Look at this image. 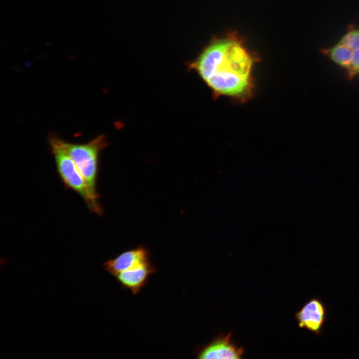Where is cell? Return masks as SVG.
Listing matches in <instances>:
<instances>
[{
	"label": "cell",
	"instance_id": "6da1fadb",
	"mask_svg": "<svg viewBox=\"0 0 359 359\" xmlns=\"http://www.w3.org/2000/svg\"><path fill=\"white\" fill-rule=\"evenodd\" d=\"M259 57L246 46L237 32L213 36L187 68L195 72L210 89L214 98L226 97L243 103L255 92L253 75Z\"/></svg>",
	"mask_w": 359,
	"mask_h": 359
},
{
	"label": "cell",
	"instance_id": "7a4b0ae2",
	"mask_svg": "<svg viewBox=\"0 0 359 359\" xmlns=\"http://www.w3.org/2000/svg\"><path fill=\"white\" fill-rule=\"evenodd\" d=\"M50 150L55 161L56 172L65 187L77 193L83 199L90 211L102 215L103 210L99 201L89 188L75 164L58 143L56 136L49 138Z\"/></svg>",
	"mask_w": 359,
	"mask_h": 359
},
{
	"label": "cell",
	"instance_id": "3957f363",
	"mask_svg": "<svg viewBox=\"0 0 359 359\" xmlns=\"http://www.w3.org/2000/svg\"><path fill=\"white\" fill-rule=\"evenodd\" d=\"M58 143L72 159L85 179L94 196L99 199L97 181L99 156L108 143L104 135H100L84 144H73L56 136Z\"/></svg>",
	"mask_w": 359,
	"mask_h": 359
},
{
	"label": "cell",
	"instance_id": "277c9868",
	"mask_svg": "<svg viewBox=\"0 0 359 359\" xmlns=\"http://www.w3.org/2000/svg\"><path fill=\"white\" fill-rule=\"evenodd\" d=\"M327 309L319 297H313L305 303L295 314L298 326L320 337L327 321Z\"/></svg>",
	"mask_w": 359,
	"mask_h": 359
},
{
	"label": "cell",
	"instance_id": "5b68a950",
	"mask_svg": "<svg viewBox=\"0 0 359 359\" xmlns=\"http://www.w3.org/2000/svg\"><path fill=\"white\" fill-rule=\"evenodd\" d=\"M157 271V268L149 260L120 272L114 277L123 288L135 295L141 291L151 275Z\"/></svg>",
	"mask_w": 359,
	"mask_h": 359
},
{
	"label": "cell",
	"instance_id": "8992f818",
	"mask_svg": "<svg viewBox=\"0 0 359 359\" xmlns=\"http://www.w3.org/2000/svg\"><path fill=\"white\" fill-rule=\"evenodd\" d=\"M149 260V250L146 247L140 246L107 260L103 263V267L105 271L115 276L120 272Z\"/></svg>",
	"mask_w": 359,
	"mask_h": 359
},
{
	"label": "cell",
	"instance_id": "52a82bcc",
	"mask_svg": "<svg viewBox=\"0 0 359 359\" xmlns=\"http://www.w3.org/2000/svg\"><path fill=\"white\" fill-rule=\"evenodd\" d=\"M243 354L242 348L232 341L231 334L220 337L203 347L197 352L198 359H240Z\"/></svg>",
	"mask_w": 359,
	"mask_h": 359
},
{
	"label": "cell",
	"instance_id": "ba28073f",
	"mask_svg": "<svg viewBox=\"0 0 359 359\" xmlns=\"http://www.w3.org/2000/svg\"><path fill=\"white\" fill-rule=\"evenodd\" d=\"M353 51L339 43L332 47L324 48L321 52L335 64L347 69L350 64Z\"/></svg>",
	"mask_w": 359,
	"mask_h": 359
},
{
	"label": "cell",
	"instance_id": "9c48e42d",
	"mask_svg": "<svg viewBox=\"0 0 359 359\" xmlns=\"http://www.w3.org/2000/svg\"><path fill=\"white\" fill-rule=\"evenodd\" d=\"M339 43L352 51L359 49V29L348 32L342 37Z\"/></svg>",
	"mask_w": 359,
	"mask_h": 359
},
{
	"label": "cell",
	"instance_id": "30bf717a",
	"mask_svg": "<svg viewBox=\"0 0 359 359\" xmlns=\"http://www.w3.org/2000/svg\"><path fill=\"white\" fill-rule=\"evenodd\" d=\"M347 77L352 79L359 74V49L353 51L350 64L347 69Z\"/></svg>",
	"mask_w": 359,
	"mask_h": 359
}]
</instances>
